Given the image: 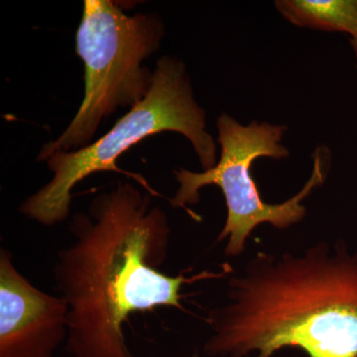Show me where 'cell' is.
<instances>
[{"label":"cell","mask_w":357,"mask_h":357,"mask_svg":"<svg viewBox=\"0 0 357 357\" xmlns=\"http://www.w3.org/2000/svg\"><path fill=\"white\" fill-rule=\"evenodd\" d=\"M211 357H357V251L319 243L300 255L258 253L213 310Z\"/></svg>","instance_id":"2"},{"label":"cell","mask_w":357,"mask_h":357,"mask_svg":"<svg viewBox=\"0 0 357 357\" xmlns=\"http://www.w3.org/2000/svg\"><path fill=\"white\" fill-rule=\"evenodd\" d=\"M68 337L62 297L42 292L0 251V357H55Z\"/></svg>","instance_id":"6"},{"label":"cell","mask_w":357,"mask_h":357,"mask_svg":"<svg viewBox=\"0 0 357 357\" xmlns=\"http://www.w3.org/2000/svg\"><path fill=\"white\" fill-rule=\"evenodd\" d=\"M278 13L301 28L349 33L357 32V0H277Z\"/></svg>","instance_id":"7"},{"label":"cell","mask_w":357,"mask_h":357,"mask_svg":"<svg viewBox=\"0 0 357 357\" xmlns=\"http://www.w3.org/2000/svg\"><path fill=\"white\" fill-rule=\"evenodd\" d=\"M150 192L119 182L73 218L74 241L59 252L54 277L68 307L69 357H134L124 325L135 312L183 309V286L220 274L160 271L170 241L168 218Z\"/></svg>","instance_id":"1"},{"label":"cell","mask_w":357,"mask_h":357,"mask_svg":"<svg viewBox=\"0 0 357 357\" xmlns=\"http://www.w3.org/2000/svg\"><path fill=\"white\" fill-rule=\"evenodd\" d=\"M164 33L157 13L130 16L112 0L84 2L76 36L77 54L84 65L83 102L64 132L43 145L38 161L89 146L103 121L144 100L154 73L143 63L158 50Z\"/></svg>","instance_id":"4"},{"label":"cell","mask_w":357,"mask_h":357,"mask_svg":"<svg viewBox=\"0 0 357 357\" xmlns=\"http://www.w3.org/2000/svg\"><path fill=\"white\" fill-rule=\"evenodd\" d=\"M351 46L354 48V54H356V57L357 58V32L354 36L351 37Z\"/></svg>","instance_id":"8"},{"label":"cell","mask_w":357,"mask_h":357,"mask_svg":"<svg viewBox=\"0 0 357 357\" xmlns=\"http://www.w3.org/2000/svg\"><path fill=\"white\" fill-rule=\"evenodd\" d=\"M165 131L181 133L192 143L204 171L217 165V145L206 130V112L195 100L187 68L182 61L169 56L157 63L153 84L144 100L129 109L107 133L83 149L57 152L46 160L53 177L25 199L20 213L46 227L64 222L69 215L73 189L100 172L126 174L156 196L144 178L124 172L116 162L140 141Z\"/></svg>","instance_id":"3"},{"label":"cell","mask_w":357,"mask_h":357,"mask_svg":"<svg viewBox=\"0 0 357 357\" xmlns=\"http://www.w3.org/2000/svg\"><path fill=\"white\" fill-rule=\"evenodd\" d=\"M218 142L222 146L217 165L204 172L178 169L174 171L178 191L170 204L185 208L199 201V191L215 185L222 190L227 204V217L218 241L229 238L225 253L238 255L245 249L251 232L261 223H271L277 229H287L306 215L302 202L323 184L328 174L330 151L319 147L314 154V170L300 192L281 204L265 203L252 177L251 167L261 157L282 159L290 156L282 145L287 128L268 122L253 121L243 126L229 114L218 117Z\"/></svg>","instance_id":"5"}]
</instances>
